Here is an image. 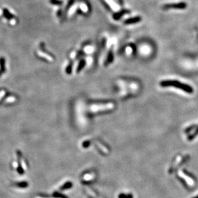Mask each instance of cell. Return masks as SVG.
I'll return each instance as SVG.
<instances>
[{"label":"cell","instance_id":"cell-8","mask_svg":"<svg viewBox=\"0 0 198 198\" xmlns=\"http://www.w3.org/2000/svg\"><path fill=\"white\" fill-rule=\"evenodd\" d=\"M38 198H39V197H38Z\"/></svg>","mask_w":198,"mask_h":198},{"label":"cell","instance_id":"cell-5","mask_svg":"<svg viewBox=\"0 0 198 198\" xmlns=\"http://www.w3.org/2000/svg\"><path fill=\"white\" fill-rule=\"evenodd\" d=\"M16 185L19 187H26L28 183L27 182H21V183H16Z\"/></svg>","mask_w":198,"mask_h":198},{"label":"cell","instance_id":"cell-4","mask_svg":"<svg viewBox=\"0 0 198 198\" xmlns=\"http://www.w3.org/2000/svg\"><path fill=\"white\" fill-rule=\"evenodd\" d=\"M197 134H198V127H197V128L196 130H195V131L194 133V134H192V135H190V136H189V139L190 140H191L194 139L195 136H197Z\"/></svg>","mask_w":198,"mask_h":198},{"label":"cell","instance_id":"cell-2","mask_svg":"<svg viewBox=\"0 0 198 198\" xmlns=\"http://www.w3.org/2000/svg\"><path fill=\"white\" fill-rule=\"evenodd\" d=\"M187 8V4L184 2H181L178 3H171L167 4L163 6V9H185Z\"/></svg>","mask_w":198,"mask_h":198},{"label":"cell","instance_id":"cell-1","mask_svg":"<svg viewBox=\"0 0 198 198\" xmlns=\"http://www.w3.org/2000/svg\"><path fill=\"white\" fill-rule=\"evenodd\" d=\"M161 85L162 86H172V87L179 88V90H181L189 93L193 92V89L190 86L185 84L178 82L177 80H165L161 82Z\"/></svg>","mask_w":198,"mask_h":198},{"label":"cell","instance_id":"cell-6","mask_svg":"<svg viewBox=\"0 0 198 198\" xmlns=\"http://www.w3.org/2000/svg\"><path fill=\"white\" fill-rule=\"evenodd\" d=\"M126 196L124 194H121L120 196H119V198H126Z\"/></svg>","mask_w":198,"mask_h":198},{"label":"cell","instance_id":"cell-7","mask_svg":"<svg viewBox=\"0 0 198 198\" xmlns=\"http://www.w3.org/2000/svg\"><path fill=\"white\" fill-rule=\"evenodd\" d=\"M194 198H198V195H197V196H196V197H194Z\"/></svg>","mask_w":198,"mask_h":198},{"label":"cell","instance_id":"cell-3","mask_svg":"<svg viewBox=\"0 0 198 198\" xmlns=\"http://www.w3.org/2000/svg\"><path fill=\"white\" fill-rule=\"evenodd\" d=\"M72 187V183L71 182H67L66 183L62 185V186L60 188V190H66V189H70L71 187Z\"/></svg>","mask_w":198,"mask_h":198}]
</instances>
